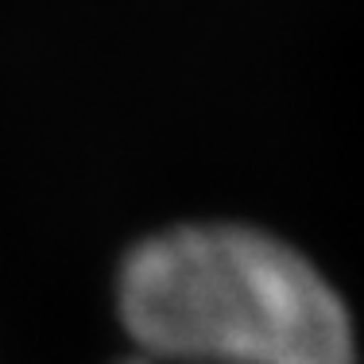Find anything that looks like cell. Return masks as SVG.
<instances>
[{"mask_svg": "<svg viewBox=\"0 0 364 364\" xmlns=\"http://www.w3.org/2000/svg\"><path fill=\"white\" fill-rule=\"evenodd\" d=\"M120 364H360L341 291L302 248L245 221H182L117 272Z\"/></svg>", "mask_w": 364, "mask_h": 364, "instance_id": "cell-1", "label": "cell"}]
</instances>
